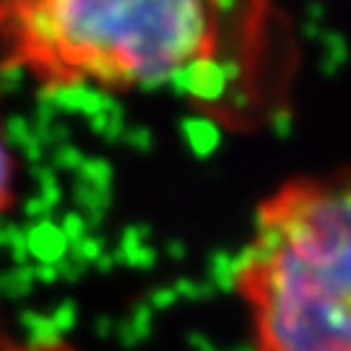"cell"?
<instances>
[{
	"label": "cell",
	"instance_id": "obj_3",
	"mask_svg": "<svg viewBox=\"0 0 351 351\" xmlns=\"http://www.w3.org/2000/svg\"><path fill=\"white\" fill-rule=\"evenodd\" d=\"M16 201V159L0 133V216Z\"/></svg>",
	"mask_w": 351,
	"mask_h": 351
},
{
	"label": "cell",
	"instance_id": "obj_2",
	"mask_svg": "<svg viewBox=\"0 0 351 351\" xmlns=\"http://www.w3.org/2000/svg\"><path fill=\"white\" fill-rule=\"evenodd\" d=\"M213 34V0H0V68L47 88L159 86Z\"/></svg>",
	"mask_w": 351,
	"mask_h": 351
},
{
	"label": "cell",
	"instance_id": "obj_1",
	"mask_svg": "<svg viewBox=\"0 0 351 351\" xmlns=\"http://www.w3.org/2000/svg\"><path fill=\"white\" fill-rule=\"evenodd\" d=\"M232 284L252 351H351V175L274 193Z\"/></svg>",
	"mask_w": 351,
	"mask_h": 351
}]
</instances>
